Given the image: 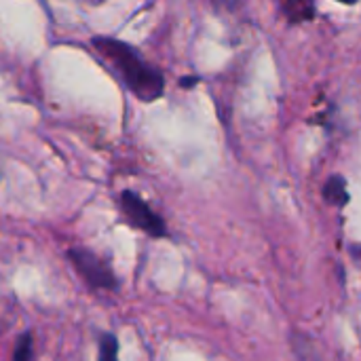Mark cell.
Returning a JSON list of instances; mask_svg holds the SVG:
<instances>
[{
	"label": "cell",
	"mask_w": 361,
	"mask_h": 361,
	"mask_svg": "<svg viewBox=\"0 0 361 361\" xmlns=\"http://www.w3.org/2000/svg\"><path fill=\"white\" fill-rule=\"evenodd\" d=\"M95 53L104 59V63L114 72V76L142 102L150 104L159 99L165 91V76L159 68L150 66L140 51H135L131 44L97 36L91 40Z\"/></svg>",
	"instance_id": "6da1fadb"
},
{
	"label": "cell",
	"mask_w": 361,
	"mask_h": 361,
	"mask_svg": "<svg viewBox=\"0 0 361 361\" xmlns=\"http://www.w3.org/2000/svg\"><path fill=\"white\" fill-rule=\"evenodd\" d=\"M68 258L76 267L78 275L87 281L89 288L104 290V292H116L118 290V279H116L114 271L95 252L85 250V247H74L68 252Z\"/></svg>",
	"instance_id": "7a4b0ae2"
},
{
	"label": "cell",
	"mask_w": 361,
	"mask_h": 361,
	"mask_svg": "<svg viewBox=\"0 0 361 361\" xmlns=\"http://www.w3.org/2000/svg\"><path fill=\"white\" fill-rule=\"evenodd\" d=\"M118 207H121L123 216L127 218V222L131 226L144 231L152 239L167 237V224H165V220L137 192L123 190L121 197H118Z\"/></svg>",
	"instance_id": "3957f363"
},
{
	"label": "cell",
	"mask_w": 361,
	"mask_h": 361,
	"mask_svg": "<svg viewBox=\"0 0 361 361\" xmlns=\"http://www.w3.org/2000/svg\"><path fill=\"white\" fill-rule=\"evenodd\" d=\"M324 199L330 205L345 207L349 203V190H347V180L338 173L330 176L324 184Z\"/></svg>",
	"instance_id": "277c9868"
},
{
	"label": "cell",
	"mask_w": 361,
	"mask_h": 361,
	"mask_svg": "<svg viewBox=\"0 0 361 361\" xmlns=\"http://www.w3.org/2000/svg\"><path fill=\"white\" fill-rule=\"evenodd\" d=\"M97 361H121L118 360V341L114 334L104 332L97 345Z\"/></svg>",
	"instance_id": "5b68a950"
},
{
	"label": "cell",
	"mask_w": 361,
	"mask_h": 361,
	"mask_svg": "<svg viewBox=\"0 0 361 361\" xmlns=\"http://www.w3.org/2000/svg\"><path fill=\"white\" fill-rule=\"evenodd\" d=\"M13 361H34V341H32L30 332H25L17 338V345L13 351Z\"/></svg>",
	"instance_id": "8992f818"
},
{
	"label": "cell",
	"mask_w": 361,
	"mask_h": 361,
	"mask_svg": "<svg viewBox=\"0 0 361 361\" xmlns=\"http://www.w3.org/2000/svg\"><path fill=\"white\" fill-rule=\"evenodd\" d=\"M0 178H2V173H0Z\"/></svg>",
	"instance_id": "52a82bcc"
}]
</instances>
